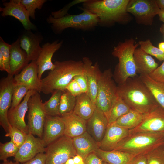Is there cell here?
I'll use <instances>...</instances> for the list:
<instances>
[{
  "label": "cell",
  "mask_w": 164,
  "mask_h": 164,
  "mask_svg": "<svg viewBox=\"0 0 164 164\" xmlns=\"http://www.w3.org/2000/svg\"><path fill=\"white\" fill-rule=\"evenodd\" d=\"M117 93L131 109L144 115L160 106L147 86L139 77L128 78L123 84H118Z\"/></svg>",
  "instance_id": "6da1fadb"
},
{
  "label": "cell",
  "mask_w": 164,
  "mask_h": 164,
  "mask_svg": "<svg viewBox=\"0 0 164 164\" xmlns=\"http://www.w3.org/2000/svg\"><path fill=\"white\" fill-rule=\"evenodd\" d=\"M54 68L41 80V92L45 94L56 90L64 91L68 84L76 75L83 74L85 69L83 61H56Z\"/></svg>",
  "instance_id": "7a4b0ae2"
},
{
  "label": "cell",
  "mask_w": 164,
  "mask_h": 164,
  "mask_svg": "<svg viewBox=\"0 0 164 164\" xmlns=\"http://www.w3.org/2000/svg\"><path fill=\"white\" fill-rule=\"evenodd\" d=\"M129 0H85L82 8L97 15L98 25L106 26L122 22Z\"/></svg>",
  "instance_id": "3957f363"
},
{
  "label": "cell",
  "mask_w": 164,
  "mask_h": 164,
  "mask_svg": "<svg viewBox=\"0 0 164 164\" xmlns=\"http://www.w3.org/2000/svg\"><path fill=\"white\" fill-rule=\"evenodd\" d=\"M163 146L164 133L141 132L129 135L113 150L127 152L137 156L146 155Z\"/></svg>",
  "instance_id": "277c9868"
},
{
  "label": "cell",
  "mask_w": 164,
  "mask_h": 164,
  "mask_svg": "<svg viewBox=\"0 0 164 164\" xmlns=\"http://www.w3.org/2000/svg\"><path fill=\"white\" fill-rule=\"evenodd\" d=\"M138 45L131 38L119 43L114 47L112 54L118 58L119 62L115 67L113 78L118 84H123L129 78L137 76L133 54Z\"/></svg>",
  "instance_id": "5b68a950"
},
{
  "label": "cell",
  "mask_w": 164,
  "mask_h": 164,
  "mask_svg": "<svg viewBox=\"0 0 164 164\" xmlns=\"http://www.w3.org/2000/svg\"><path fill=\"white\" fill-rule=\"evenodd\" d=\"M79 9L83 12L77 15L68 13L57 19L54 18L50 15L46 21L51 24L52 29L54 33L60 34L68 28L84 31L90 30L98 25L99 19L97 15L82 7H79Z\"/></svg>",
  "instance_id": "8992f818"
},
{
  "label": "cell",
  "mask_w": 164,
  "mask_h": 164,
  "mask_svg": "<svg viewBox=\"0 0 164 164\" xmlns=\"http://www.w3.org/2000/svg\"><path fill=\"white\" fill-rule=\"evenodd\" d=\"M113 78L112 70L108 69L102 72L98 84L95 104L107 118L118 97L117 86Z\"/></svg>",
  "instance_id": "52a82bcc"
},
{
  "label": "cell",
  "mask_w": 164,
  "mask_h": 164,
  "mask_svg": "<svg viewBox=\"0 0 164 164\" xmlns=\"http://www.w3.org/2000/svg\"><path fill=\"white\" fill-rule=\"evenodd\" d=\"M45 153L46 164H65L77 155L72 138L64 135L47 145Z\"/></svg>",
  "instance_id": "ba28073f"
},
{
  "label": "cell",
  "mask_w": 164,
  "mask_h": 164,
  "mask_svg": "<svg viewBox=\"0 0 164 164\" xmlns=\"http://www.w3.org/2000/svg\"><path fill=\"white\" fill-rule=\"evenodd\" d=\"M39 93L36 92L28 102V123L29 132L42 138L46 114Z\"/></svg>",
  "instance_id": "9c48e42d"
},
{
  "label": "cell",
  "mask_w": 164,
  "mask_h": 164,
  "mask_svg": "<svg viewBox=\"0 0 164 164\" xmlns=\"http://www.w3.org/2000/svg\"><path fill=\"white\" fill-rule=\"evenodd\" d=\"M160 10L156 0H130L126 11L134 16L138 23L151 25Z\"/></svg>",
  "instance_id": "30bf717a"
},
{
  "label": "cell",
  "mask_w": 164,
  "mask_h": 164,
  "mask_svg": "<svg viewBox=\"0 0 164 164\" xmlns=\"http://www.w3.org/2000/svg\"><path fill=\"white\" fill-rule=\"evenodd\" d=\"M13 76H8L1 79L0 82V125L6 133L10 125L8 113L11 106L15 84Z\"/></svg>",
  "instance_id": "8fae6325"
},
{
  "label": "cell",
  "mask_w": 164,
  "mask_h": 164,
  "mask_svg": "<svg viewBox=\"0 0 164 164\" xmlns=\"http://www.w3.org/2000/svg\"><path fill=\"white\" fill-rule=\"evenodd\" d=\"M141 132L164 133V109L159 106L151 112L144 115L141 123L129 130V135Z\"/></svg>",
  "instance_id": "7c38bea8"
},
{
  "label": "cell",
  "mask_w": 164,
  "mask_h": 164,
  "mask_svg": "<svg viewBox=\"0 0 164 164\" xmlns=\"http://www.w3.org/2000/svg\"><path fill=\"white\" fill-rule=\"evenodd\" d=\"M46 145L42 138L35 137L29 133L14 157L16 162L22 163L33 158L37 155L45 152Z\"/></svg>",
  "instance_id": "4fadbf2b"
},
{
  "label": "cell",
  "mask_w": 164,
  "mask_h": 164,
  "mask_svg": "<svg viewBox=\"0 0 164 164\" xmlns=\"http://www.w3.org/2000/svg\"><path fill=\"white\" fill-rule=\"evenodd\" d=\"M3 8L0 7L1 15L3 17L11 16L19 21L25 30H35L36 26L30 21L28 12L21 4L20 0H10L3 3Z\"/></svg>",
  "instance_id": "5bb4252c"
},
{
  "label": "cell",
  "mask_w": 164,
  "mask_h": 164,
  "mask_svg": "<svg viewBox=\"0 0 164 164\" xmlns=\"http://www.w3.org/2000/svg\"><path fill=\"white\" fill-rule=\"evenodd\" d=\"M36 92V91L34 90H29L24 97L23 101L16 107L9 108L8 113V119L9 124L26 134L29 132L24 119L26 113L28 110V102L30 97Z\"/></svg>",
  "instance_id": "9a60e30c"
},
{
  "label": "cell",
  "mask_w": 164,
  "mask_h": 164,
  "mask_svg": "<svg viewBox=\"0 0 164 164\" xmlns=\"http://www.w3.org/2000/svg\"><path fill=\"white\" fill-rule=\"evenodd\" d=\"M38 69L36 60L31 61L20 73L13 77L15 85H23L30 90L41 92V82L38 76Z\"/></svg>",
  "instance_id": "2e32d148"
},
{
  "label": "cell",
  "mask_w": 164,
  "mask_h": 164,
  "mask_svg": "<svg viewBox=\"0 0 164 164\" xmlns=\"http://www.w3.org/2000/svg\"><path fill=\"white\" fill-rule=\"evenodd\" d=\"M108 125L106 116L97 107L92 116L87 121L86 131L99 144L104 137Z\"/></svg>",
  "instance_id": "e0dca14e"
},
{
  "label": "cell",
  "mask_w": 164,
  "mask_h": 164,
  "mask_svg": "<svg viewBox=\"0 0 164 164\" xmlns=\"http://www.w3.org/2000/svg\"><path fill=\"white\" fill-rule=\"evenodd\" d=\"M62 40H56L51 43L47 42L44 44L42 47V51L36 60L38 67V76L41 80L43 73L46 70H53L55 65L52 61L54 53L62 46Z\"/></svg>",
  "instance_id": "ac0fdd59"
},
{
  "label": "cell",
  "mask_w": 164,
  "mask_h": 164,
  "mask_svg": "<svg viewBox=\"0 0 164 164\" xmlns=\"http://www.w3.org/2000/svg\"><path fill=\"white\" fill-rule=\"evenodd\" d=\"M64 128L61 116L46 115L42 138L46 146L64 135Z\"/></svg>",
  "instance_id": "d6986e66"
},
{
  "label": "cell",
  "mask_w": 164,
  "mask_h": 164,
  "mask_svg": "<svg viewBox=\"0 0 164 164\" xmlns=\"http://www.w3.org/2000/svg\"><path fill=\"white\" fill-rule=\"evenodd\" d=\"M19 38L20 47L26 53L29 61L36 60L42 51L40 46L43 39L41 35L26 30Z\"/></svg>",
  "instance_id": "ffe728a7"
},
{
  "label": "cell",
  "mask_w": 164,
  "mask_h": 164,
  "mask_svg": "<svg viewBox=\"0 0 164 164\" xmlns=\"http://www.w3.org/2000/svg\"><path fill=\"white\" fill-rule=\"evenodd\" d=\"M129 135V130L114 123L108 125L104 137L99 143V148L105 151L113 150L120 142Z\"/></svg>",
  "instance_id": "44dd1931"
},
{
  "label": "cell",
  "mask_w": 164,
  "mask_h": 164,
  "mask_svg": "<svg viewBox=\"0 0 164 164\" xmlns=\"http://www.w3.org/2000/svg\"><path fill=\"white\" fill-rule=\"evenodd\" d=\"M82 60L88 82V90L87 94L95 104L98 82L102 72L98 62L93 64L91 60L87 57H83Z\"/></svg>",
  "instance_id": "7402d4cb"
},
{
  "label": "cell",
  "mask_w": 164,
  "mask_h": 164,
  "mask_svg": "<svg viewBox=\"0 0 164 164\" xmlns=\"http://www.w3.org/2000/svg\"><path fill=\"white\" fill-rule=\"evenodd\" d=\"M26 52L21 48L19 37L11 44L9 74L13 76L18 73L29 62Z\"/></svg>",
  "instance_id": "603a6c76"
},
{
  "label": "cell",
  "mask_w": 164,
  "mask_h": 164,
  "mask_svg": "<svg viewBox=\"0 0 164 164\" xmlns=\"http://www.w3.org/2000/svg\"><path fill=\"white\" fill-rule=\"evenodd\" d=\"M61 117L64 124V135L73 138L86 131L87 121L73 112Z\"/></svg>",
  "instance_id": "cb8c5ba5"
},
{
  "label": "cell",
  "mask_w": 164,
  "mask_h": 164,
  "mask_svg": "<svg viewBox=\"0 0 164 164\" xmlns=\"http://www.w3.org/2000/svg\"><path fill=\"white\" fill-rule=\"evenodd\" d=\"M72 139L77 155L81 156L84 161L90 154L95 153L99 148V144L87 131Z\"/></svg>",
  "instance_id": "d4e9b609"
},
{
  "label": "cell",
  "mask_w": 164,
  "mask_h": 164,
  "mask_svg": "<svg viewBox=\"0 0 164 164\" xmlns=\"http://www.w3.org/2000/svg\"><path fill=\"white\" fill-rule=\"evenodd\" d=\"M133 57L137 73L149 75L158 67V64L152 56L140 48H136Z\"/></svg>",
  "instance_id": "484cf974"
},
{
  "label": "cell",
  "mask_w": 164,
  "mask_h": 164,
  "mask_svg": "<svg viewBox=\"0 0 164 164\" xmlns=\"http://www.w3.org/2000/svg\"><path fill=\"white\" fill-rule=\"evenodd\" d=\"M95 153L103 161L109 164H130L136 156L127 152L114 150L105 151L99 148Z\"/></svg>",
  "instance_id": "4316f807"
},
{
  "label": "cell",
  "mask_w": 164,
  "mask_h": 164,
  "mask_svg": "<svg viewBox=\"0 0 164 164\" xmlns=\"http://www.w3.org/2000/svg\"><path fill=\"white\" fill-rule=\"evenodd\" d=\"M97 107L87 93L76 96V103L73 112L83 119L87 121L92 116Z\"/></svg>",
  "instance_id": "83f0119b"
},
{
  "label": "cell",
  "mask_w": 164,
  "mask_h": 164,
  "mask_svg": "<svg viewBox=\"0 0 164 164\" xmlns=\"http://www.w3.org/2000/svg\"><path fill=\"white\" fill-rule=\"evenodd\" d=\"M139 77L149 89L159 104L164 109V83L155 80L148 75L140 74Z\"/></svg>",
  "instance_id": "f1b7e54d"
},
{
  "label": "cell",
  "mask_w": 164,
  "mask_h": 164,
  "mask_svg": "<svg viewBox=\"0 0 164 164\" xmlns=\"http://www.w3.org/2000/svg\"><path fill=\"white\" fill-rule=\"evenodd\" d=\"M144 115L131 109L127 113L118 118L114 123L117 125L129 130L137 127L142 121Z\"/></svg>",
  "instance_id": "f546056e"
},
{
  "label": "cell",
  "mask_w": 164,
  "mask_h": 164,
  "mask_svg": "<svg viewBox=\"0 0 164 164\" xmlns=\"http://www.w3.org/2000/svg\"><path fill=\"white\" fill-rule=\"evenodd\" d=\"M63 91L56 90L53 92L50 98L43 103L47 115L60 116L59 106L60 98Z\"/></svg>",
  "instance_id": "4dcf8cb0"
},
{
  "label": "cell",
  "mask_w": 164,
  "mask_h": 164,
  "mask_svg": "<svg viewBox=\"0 0 164 164\" xmlns=\"http://www.w3.org/2000/svg\"><path fill=\"white\" fill-rule=\"evenodd\" d=\"M131 109L127 104L118 97L108 116V125L114 123L118 118L128 113Z\"/></svg>",
  "instance_id": "1f68e13d"
},
{
  "label": "cell",
  "mask_w": 164,
  "mask_h": 164,
  "mask_svg": "<svg viewBox=\"0 0 164 164\" xmlns=\"http://www.w3.org/2000/svg\"><path fill=\"white\" fill-rule=\"evenodd\" d=\"M76 103V96L66 90L61 95L59 106L60 116L62 117L73 112Z\"/></svg>",
  "instance_id": "d6a6232c"
},
{
  "label": "cell",
  "mask_w": 164,
  "mask_h": 164,
  "mask_svg": "<svg viewBox=\"0 0 164 164\" xmlns=\"http://www.w3.org/2000/svg\"><path fill=\"white\" fill-rule=\"evenodd\" d=\"M138 44L140 48L147 54L154 56L159 61L164 60V53L159 48L154 46L150 40L140 41Z\"/></svg>",
  "instance_id": "836d02e7"
},
{
  "label": "cell",
  "mask_w": 164,
  "mask_h": 164,
  "mask_svg": "<svg viewBox=\"0 0 164 164\" xmlns=\"http://www.w3.org/2000/svg\"><path fill=\"white\" fill-rule=\"evenodd\" d=\"M27 135L10 124L8 132L6 133L5 136L10 137L11 140L19 148L25 142Z\"/></svg>",
  "instance_id": "e575fe53"
},
{
  "label": "cell",
  "mask_w": 164,
  "mask_h": 164,
  "mask_svg": "<svg viewBox=\"0 0 164 164\" xmlns=\"http://www.w3.org/2000/svg\"><path fill=\"white\" fill-rule=\"evenodd\" d=\"M19 148L11 140L5 143H0V160L3 161L10 157H15Z\"/></svg>",
  "instance_id": "d590c367"
},
{
  "label": "cell",
  "mask_w": 164,
  "mask_h": 164,
  "mask_svg": "<svg viewBox=\"0 0 164 164\" xmlns=\"http://www.w3.org/2000/svg\"><path fill=\"white\" fill-rule=\"evenodd\" d=\"M30 90L29 87L25 85H15L10 108H15L19 104L22 98Z\"/></svg>",
  "instance_id": "8d00e7d4"
},
{
  "label": "cell",
  "mask_w": 164,
  "mask_h": 164,
  "mask_svg": "<svg viewBox=\"0 0 164 164\" xmlns=\"http://www.w3.org/2000/svg\"><path fill=\"white\" fill-rule=\"evenodd\" d=\"M21 4L24 6L29 16L33 19H35V10H40L46 0H20Z\"/></svg>",
  "instance_id": "74e56055"
},
{
  "label": "cell",
  "mask_w": 164,
  "mask_h": 164,
  "mask_svg": "<svg viewBox=\"0 0 164 164\" xmlns=\"http://www.w3.org/2000/svg\"><path fill=\"white\" fill-rule=\"evenodd\" d=\"M163 146L146 154L148 164H164V149L162 148Z\"/></svg>",
  "instance_id": "f35d334b"
},
{
  "label": "cell",
  "mask_w": 164,
  "mask_h": 164,
  "mask_svg": "<svg viewBox=\"0 0 164 164\" xmlns=\"http://www.w3.org/2000/svg\"><path fill=\"white\" fill-rule=\"evenodd\" d=\"M11 45L4 41L0 37V53L2 55L4 63L5 71L9 74L10 73V61Z\"/></svg>",
  "instance_id": "ab89813d"
},
{
  "label": "cell",
  "mask_w": 164,
  "mask_h": 164,
  "mask_svg": "<svg viewBox=\"0 0 164 164\" xmlns=\"http://www.w3.org/2000/svg\"><path fill=\"white\" fill-rule=\"evenodd\" d=\"M85 0H76L67 4L62 9L51 12V15L54 18L57 19L64 16L68 13L67 12L70 9L73 5L83 3Z\"/></svg>",
  "instance_id": "60d3db41"
},
{
  "label": "cell",
  "mask_w": 164,
  "mask_h": 164,
  "mask_svg": "<svg viewBox=\"0 0 164 164\" xmlns=\"http://www.w3.org/2000/svg\"><path fill=\"white\" fill-rule=\"evenodd\" d=\"M73 79L78 83L83 92L87 93L88 90V84L85 71L83 74L76 76Z\"/></svg>",
  "instance_id": "b9f144b4"
},
{
  "label": "cell",
  "mask_w": 164,
  "mask_h": 164,
  "mask_svg": "<svg viewBox=\"0 0 164 164\" xmlns=\"http://www.w3.org/2000/svg\"><path fill=\"white\" fill-rule=\"evenodd\" d=\"M149 75L155 80L164 83V60L160 66Z\"/></svg>",
  "instance_id": "7bdbcfd3"
},
{
  "label": "cell",
  "mask_w": 164,
  "mask_h": 164,
  "mask_svg": "<svg viewBox=\"0 0 164 164\" xmlns=\"http://www.w3.org/2000/svg\"><path fill=\"white\" fill-rule=\"evenodd\" d=\"M66 90L75 96L83 93L78 83L73 79L67 85Z\"/></svg>",
  "instance_id": "ee69618b"
},
{
  "label": "cell",
  "mask_w": 164,
  "mask_h": 164,
  "mask_svg": "<svg viewBox=\"0 0 164 164\" xmlns=\"http://www.w3.org/2000/svg\"><path fill=\"white\" fill-rule=\"evenodd\" d=\"M46 156L45 153H42L37 155L29 160L21 164H46Z\"/></svg>",
  "instance_id": "f6af8a7d"
},
{
  "label": "cell",
  "mask_w": 164,
  "mask_h": 164,
  "mask_svg": "<svg viewBox=\"0 0 164 164\" xmlns=\"http://www.w3.org/2000/svg\"><path fill=\"white\" fill-rule=\"evenodd\" d=\"M103 161L95 153L90 154L84 160V164H102Z\"/></svg>",
  "instance_id": "bcb514c9"
},
{
  "label": "cell",
  "mask_w": 164,
  "mask_h": 164,
  "mask_svg": "<svg viewBox=\"0 0 164 164\" xmlns=\"http://www.w3.org/2000/svg\"><path fill=\"white\" fill-rule=\"evenodd\" d=\"M130 164H148L146 155L136 156Z\"/></svg>",
  "instance_id": "7dc6e473"
},
{
  "label": "cell",
  "mask_w": 164,
  "mask_h": 164,
  "mask_svg": "<svg viewBox=\"0 0 164 164\" xmlns=\"http://www.w3.org/2000/svg\"><path fill=\"white\" fill-rule=\"evenodd\" d=\"M75 164H84L83 158L80 155H77L73 157Z\"/></svg>",
  "instance_id": "c3c4849f"
},
{
  "label": "cell",
  "mask_w": 164,
  "mask_h": 164,
  "mask_svg": "<svg viewBox=\"0 0 164 164\" xmlns=\"http://www.w3.org/2000/svg\"><path fill=\"white\" fill-rule=\"evenodd\" d=\"M156 1L160 9L164 11V0H156Z\"/></svg>",
  "instance_id": "681fc988"
},
{
  "label": "cell",
  "mask_w": 164,
  "mask_h": 164,
  "mask_svg": "<svg viewBox=\"0 0 164 164\" xmlns=\"http://www.w3.org/2000/svg\"><path fill=\"white\" fill-rule=\"evenodd\" d=\"M0 70L5 71L4 63L2 54L0 53Z\"/></svg>",
  "instance_id": "f907efd6"
},
{
  "label": "cell",
  "mask_w": 164,
  "mask_h": 164,
  "mask_svg": "<svg viewBox=\"0 0 164 164\" xmlns=\"http://www.w3.org/2000/svg\"><path fill=\"white\" fill-rule=\"evenodd\" d=\"M158 15H159L160 20L164 23V11L160 10Z\"/></svg>",
  "instance_id": "816d5d0a"
},
{
  "label": "cell",
  "mask_w": 164,
  "mask_h": 164,
  "mask_svg": "<svg viewBox=\"0 0 164 164\" xmlns=\"http://www.w3.org/2000/svg\"><path fill=\"white\" fill-rule=\"evenodd\" d=\"M1 164H19V162H12V161H9L7 159L3 161V162Z\"/></svg>",
  "instance_id": "f5cc1de1"
},
{
  "label": "cell",
  "mask_w": 164,
  "mask_h": 164,
  "mask_svg": "<svg viewBox=\"0 0 164 164\" xmlns=\"http://www.w3.org/2000/svg\"><path fill=\"white\" fill-rule=\"evenodd\" d=\"M159 48L164 53V42H161L158 44Z\"/></svg>",
  "instance_id": "db71d44e"
},
{
  "label": "cell",
  "mask_w": 164,
  "mask_h": 164,
  "mask_svg": "<svg viewBox=\"0 0 164 164\" xmlns=\"http://www.w3.org/2000/svg\"><path fill=\"white\" fill-rule=\"evenodd\" d=\"M65 164H75L73 158L68 159Z\"/></svg>",
  "instance_id": "11a10c76"
},
{
  "label": "cell",
  "mask_w": 164,
  "mask_h": 164,
  "mask_svg": "<svg viewBox=\"0 0 164 164\" xmlns=\"http://www.w3.org/2000/svg\"><path fill=\"white\" fill-rule=\"evenodd\" d=\"M160 31L162 34H164V23L160 27Z\"/></svg>",
  "instance_id": "9f6ffc18"
},
{
  "label": "cell",
  "mask_w": 164,
  "mask_h": 164,
  "mask_svg": "<svg viewBox=\"0 0 164 164\" xmlns=\"http://www.w3.org/2000/svg\"><path fill=\"white\" fill-rule=\"evenodd\" d=\"M102 164H108V163H107V162H105L103 161Z\"/></svg>",
  "instance_id": "6f0895ef"
}]
</instances>
